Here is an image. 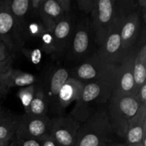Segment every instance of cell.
Here are the masks:
<instances>
[{"instance_id":"obj_1","label":"cell","mask_w":146,"mask_h":146,"mask_svg":"<svg viewBox=\"0 0 146 146\" xmlns=\"http://www.w3.org/2000/svg\"><path fill=\"white\" fill-rule=\"evenodd\" d=\"M114 90V80L98 81L84 84L80 98L69 113L80 123H84L95 113L106 107Z\"/></svg>"},{"instance_id":"obj_2","label":"cell","mask_w":146,"mask_h":146,"mask_svg":"<svg viewBox=\"0 0 146 146\" xmlns=\"http://www.w3.org/2000/svg\"><path fill=\"white\" fill-rule=\"evenodd\" d=\"M121 16V38L124 56L145 38V22L136 0H116Z\"/></svg>"},{"instance_id":"obj_3","label":"cell","mask_w":146,"mask_h":146,"mask_svg":"<svg viewBox=\"0 0 146 146\" xmlns=\"http://www.w3.org/2000/svg\"><path fill=\"white\" fill-rule=\"evenodd\" d=\"M98 49L89 16L80 14L64 62L68 68L78 65L92 56Z\"/></svg>"},{"instance_id":"obj_4","label":"cell","mask_w":146,"mask_h":146,"mask_svg":"<svg viewBox=\"0 0 146 146\" xmlns=\"http://www.w3.org/2000/svg\"><path fill=\"white\" fill-rule=\"evenodd\" d=\"M140 106L134 96L121 95L113 91L106 108L108 121L116 138L125 139L128 122L135 115Z\"/></svg>"},{"instance_id":"obj_5","label":"cell","mask_w":146,"mask_h":146,"mask_svg":"<svg viewBox=\"0 0 146 146\" xmlns=\"http://www.w3.org/2000/svg\"><path fill=\"white\" fill-rule=\"evenodd\" d=\"M106 108L98 111L80 124L74 146H101L104 143L116 139L108 121Z\"/></svg>"},{"instance_id":"obj_6","label":"cell","mask_w":146,"mask_h":146,"mask_svg":"<svg viewBox=\"0 0 146 146\" xmlns=\"http://www.w3.org/2000/svg\"><path fill=\"white\" fill-rule=\"evenodd\" d=\"M116 66L104 61L94 54L78 65L69 69V77L84 84L98 81L114 80Z\"/></svg>"},{"instance_id":"obj_7","label":"cell","mask_w":146,"mask_h":146,"mask_svg":"<svg viewBox=\"0 0 146 146\" xmlns=\"http://www.w3.org/2000/svg\"><path fill=\"white\" fill-rule=\"evenodd\" d=\"M39 78L48 104V115L51 118L59 116L58 94L69 78V68L57 64L47 68Z\"/></svg>"},{"instance_id":"obj_8","label":"cell","mask_w":146,"mask_h":146,"mask_svg":"<svg viewBox=\"0 0 146 146\" xmlns=\"http://www.w3.org/2000/svg\"><path fill=\"white\" fill-rule=\"evenodd\" d=\"M117 14L116 0H97L96 4L89 17L98 48L108 35Z\"/></svg>"},{"instance_id":"obj_9","label":"cell","mask_w":146,"mask_h":146,"mask_svg":"<svg viewBox=\"0 0 146 146\" xmlns=\"http://www.w3.org/2000/svg\"><path fill=\"white\" fill-rule=\"evenodd\" d=\"M0 41L14 58L26 45L16 27L7 0H0Z\"/></svg>"},{"instance_id":"obj_10","label":"cell","mask_w":146,"mask_h":146,"mask_svg":"<svg viewBox=\"0 0 146 146\" xmlns=\"http://www.w3.org/2000/svg\"><path fill=\"white\" fill-rule=\"evenodd\" d=\"M121 16L118 8L117 17L111 30L96 52L104 61L115 66L119 64L124 58L121 38Z\"/></svg>"},{"instance_id":"obj_11","label":"cell","mask_w":146,"mask_h":146,"mask_svg":"<svg viewBox=\"0 0 146 146\" xmlns=\"http://www.w3.org/2000/svg\"><path fill=\"white\" fill-rule=\"evenodd\" d=\"M78 14L74 9L56 25L53 31L54 53L52 58L57 62L64 61L76 26Z\"/></svg>"},{"instance_id":"obj_12","label":"cell","mask_w":146,"mask_h":146,"mask_svg":"<svg viewBox=\"0 0 146 146\" xmlns=\"http://www.w3.org/2000/svg\"><path fill=\"white\" fill-rule=\"evenodd\" d=\"M80 124L69 114L52 117L49 134L59 146H74Z\"/></svg>"},{"instance_id":"obj_13","label":"cell","mask_w":146,"mask_h":146,"mask_svg":"<svg viewBox=\"0 0 146 146\" xmlns=\"http://www.w3.org/2000/svg\"><path fill=\"white\" fill-rule=\"evenodd\" d=\"M51 117L48 115L34 116L23 114L15 137L18 139L41 141L49 134Z\"/></svg>"},{"instance_id":"obj_14","label":"cell","mask_w":146,"mask_h":146,"mask_svg":"<svg viewBox=\"0 0 146 146\" xmlns=\"http://www.w3.org/2000/svg\"><path fill=\"white\" fill-rule=\"evenodd\" d=\"M137 48L130 51L116 66L114 78V92L121 95L134 96L133 61Z\"/></svg>"},{"instance_id":"obj_15","label":"cell","mask_w":146,"mask_h":146,"mask_svg":"<svg viewBox=\"0 0 146 146\" xmlns=\"http://www.w3.org/2000/svg\"><path fill=\"white\" fill-rule=\"evenodd\" d=\"M72 10L71 0H44L38 17L46 31L53 34L56 25Z\"/></svg>"},{"instance_id":"obj_16","label":"cell","mask_w":146,"mask_h":146,"mask_svg":"<svg viewBox=\"0 0 146 146\" xmlns=\"http://www.w3.org/2000/svg\"><path fill=\"white\" fill-rule=\"evenodd\" d=\"M125 145L142 143L146 146V105H141L135 115L129 121L127 128Z\"/></svg>"},{"instance_id":"obj_17","label":"cell","mask_w":146,"mask_h":146,"mask_svg":"<svg viewBox=\"0 0 146 146\" xmlns=\"http://www.w3.org/2000/svg\"><path fill=\"white\" fill-rule=\"evenodd\" d=\"M84 84L74 78L66 80L58 94V112L59 115L66 114V110L72 103L76 102L81 96Z\"/></svg>"},{"instance_id":"obj_18","label":"cell","mask_w":146,"mask_h":146,"mask_svg":"<svg viewBox=\"0 0 146 146\" xmlns=\"http://www.w3.org/2000/svg\"><path fill=\"white\" fill-rule=\"evenodd\" d=\"M13 19L21 38L27 44L29 41L27 35V23L29 15L30 0H7Z\"/></svg>"},{"instance_id":"obj_19","label":"cell","mask_w":146,"mask_h":146,"mask_svg":"<svg viewBox=\"0 0 146 146\" xmlns=\"http://www.w3.org/2000/svg\"><path fill=\"white\" fill-rule=\"evenodd\" d=\"M134 96L146 84V43L145 38L142 39L137 47L133 61Z\"/></svg>"},{"instance_id":"obj_20","label":"cell","mask_w":146,"mask_h":146,"mask_svg":"<svg viewBox=\"0 0 146 146\" xmlns=\"http://www.w3.org/2000/svg\"><path fill=\"white\" fill-rule=\"evenodd\" d=\"M0 102V140H9L15 135L22 115L15 113Z\"/></svg>"},{"instance_id":"obj_21","label":"cell","mask_w":146,"mask_h":146,"mask_svg":"<svg viewBox=\"0 0 146 146\" xmlns=\"http://www.w3.org/2000/svg\"><path fill=\"white\" fill-rule=\"evenodd\" d=\"M39 77L30 73L24 72L12 67L7 71V80L8 88L11 90L14 87H26L34 85L39 81Z\"/></svg>"},{"instance_id":"obj_22","label":"cell","mask_w":146,"mask_h":146,"mask_svg":"<svg viewBox=\"0 0 146 146\" xmlns=\"http://www.w3.org/2000/svg\"><path fill=\"white\" fill-rule=\"evenodd\" d=\"M27 115L34 116L48 115V104L42 86L40 83V79L36 85L34 98L30 104L29 112Z\"/></svg>"},{"instance_id":"obj_23","label":"cell","mask_w":146,"mask_h":146,"mask_svg":"<svg viewBox=\"0 0 146 146\" xmlns=\"http://www.w3.org/2000/svg\"><path fill=\"white\" fill-rule=\"evenodd\" d=\"M46 31H47L46 29L39 17L29 14L27 23V35L29 40L34 38H41Z\"/></svg>"},{"instance_id":"obj_24","label":"cell","mask_w":146,"mask_h":146,"mask_svg":"<svg viewBox=\"0 0 146 146\" xmlns=\"http://www.w3.org/2000/svg\"><path fill=\"white\" fill-rule=\"evenodd\" d=\"M36 85V84L29 86L20 88L17 94V97L22 104L25 114H27L29 112L30 104H31L33 98H34Z\"/></svg>"},{"instance_id":"obj_25","label":"cell","mask_w":146,"mask_h":146,"mask_svg":"<svg viewBox=\"0 0 146 146\" xmlns=\"http://www.w3.org/2000/svg\"><path fill=\"white\" fill-rule=\"evenodd\" d=\"M20 53L35 65L39 64L42 60V50L39 48H28L24 46L21 48Z\"/></svg>"},{"instance_id":"obj_26","label":"cell","mask_w":146,"mask_h":146,"mask_svg":"<svg viewBox=\"0 0 146 146\" xmlns=\"http://www.w3.org/2000/svg\"><path fill=\"white\" fill-rule=\"evenodd\" d=\"M40 38L42 42L41 45L42 51H44L46 54L53 56L54 53V40L52 33L46 31Z\"/></svg>"},{"instance_id":"obj_27","label":"cell","mask_w":146,"mask_h":146,"mask_svg":"<svg viewBox=\"0 0 146 146\" xmlns=\"http://www.w3.org/2000/svg\"><path fill=\"white\" fill-rule=\"evenodd\" d=\"M97 0H77L76 7L81 14L90 16L94 10Z\"/></svg>"},{"instance_id":"obj_28","label":"cell","mask_w":146,"mask_h":146,"mask_svg":"<svg viewBox=\"0 0 146 146\" xmlns=\"http://www.w3.org/2000/svg\"><path fill=\"white\" fill-rule=\"evenodd\" d=\"M7 72L0 74V102L3 98H5L10 91L7 86Z\"/></svg>"},{"instance_id":"obj_29","label":"cell","mask_w":146,"mask_h":146,"mask_svg":"<svg viewBox=\"0 0 146 146\" xmlns=\"http://www.w3.org/2000/svg\"><path fill=\"white\" fill-rule=\"evenodd\" d=\"M44 0H30L29 4V14L31 15L38 16L41 7L44 3Z\"/></svg>"},{"instance_id":"obj_30","label":"cell","mask_w":146,"mask_h":146,"mask_svg":"<svg viewBox=\"0 0 146 146\" xmlns=\"http://www.w3.org/2000/svg\"><path fill=\"white\" fill-rule=\"evenodd\" d=\"M14 58L12 56L10 55L7 59L0 62V74L7 72L9 70L12 68Z\"/></svg>"},{"instance_id":"obj_31","label":"cell","mask_w":146,"mask_h":146,"mask_svg":"<svg viewBox=\"0 0 146 146\" xmlns=\"http://www.w3.org/2000/svg\"><path fill=\"white\" fill-rule=\"evenodd\" d=\"M135 97L141 105H146V84L140 88Z\"/></svg>"},{"instance_id":"obj_32","label":"cell","mask_w":146,"mask_h":146,"mask_svg":"<svg viewBox=\"0 0 146 146\" xmlns=\"http://www.w3.org/2000/svg\"><path fill=\"white\" fill-rule=\"evenodd\" d=\"M39 141L41 146H59L50 134L46 135Z\"/></svg>"},{"instance_id":"obj_33","label":"cell","mask_w":146,"mask_h":146,"mask_svg":"<svg viewBox=\"0 0 146 146\" xmlns=\"http://www.w3.org/2000/svg\"><path fill=\"white\" fill-rule=\"evenodd\" d=\"M17 139L18 141L19 146H41L40 141H37V140L18 139V138Z\"/></svg>"},{"instance_id":"obj_34","label":"cell","mask_w":146,"mask_h":146,"mask_svg":"<svg viewBox=\"0 0 146 146\" xmlns=\"http://www.w3.org/2000/svg\"><path fill=\"white\" fill-rule=\"evenodd\" d=\"M10 54H9L7 47L2 41H0V62L7 59Z\"/></svg>"},{"instance_id":"obj_35","label":"cell","mask_w":146,"mask_h":146,"mask_svg":"<svg viewBox=\"0 0 146 146\" xmlns=\"http://www.w3.org/2000/svg\"><path fill=\"white\" fill-rule=\"evenodd\" d=\"M6 146H19V145L18 141H17V139L16 138L15 135H14V136L10 140L9 142L7 144V145Z\"/></svg>"},{"instance_id":"obj_36","label":"cell","mask_w":146,"mask_h":146,"mask_svg":"<svg viewBox=\"0 0 146 146\" xmlns=\"http://www.w3.org/2000/svg\"><path fill=\"white\" fill-rule=\"evenodd\" d=\"M116 142H117V141H116V139H115V140H113V141H108V142L104 143L102 144L101 146H114Z\"/></svg>"},{"instance_id":"obj_37","label":"cell","mask_w":146,"mask_h":146,"mask_svg":"<svg viewBox=\"0 0 146 146\" xmlns=\"http://www.w3.org/2000/svg\"><path fill=\"white\" fill-rule=\"evenodd\" d=\"M11 139H9V140H3V141L0 140V146H6V145H7V144L9 142V141Z\"/></svg>"},{"instance_id":"obj_38","label":"cell","mask_w":146,"mask_h":146,"mask_svg":"<svg viewBox=\"0 0 146 146\" xmlns=\"http://www.w3.org/2000/svg\"><path fill=\"white\" fill-rule=\"evenodd\" d=\"M114 146H127V145H125L124 143H120V142H118V141H117V142L115 143V145Z\"/></svg>"},{"instance_id":"obj_39","label":"cell","mask_w":146,"mask_h":146,"mask_svg":"<svg viewBox=\"0 0 146 146\" xmlns=\"http://www.w3.org/2000/svg\"><path fill=\"white\" fill-rule=\"evenodd\" d=\"M128 146H143V145L142 143H138V144H135V145H131Z\"/></svg>"}]
</instances>
